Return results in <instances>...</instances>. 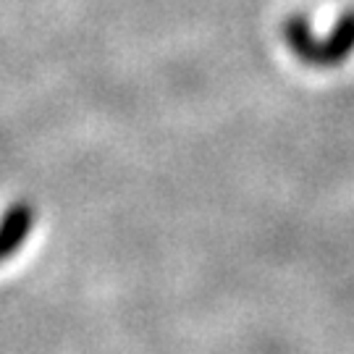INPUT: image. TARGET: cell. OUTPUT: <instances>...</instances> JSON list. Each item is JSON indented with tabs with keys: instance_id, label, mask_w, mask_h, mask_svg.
<instances>
[{
	"instance_id": "6da1fadb",
	"label": "cell",
	"mask_w": 354,
	"mask_h": 354,
	"mask_svg": "<svg viewBox=\"0 0 354 354\" xmlns=\"http://www.w3.org/2000/svg\"><path fill=\"white\" fill-rule=\"evenodd\" d=\"M354 53V8L344 11L339 16V21L333 24L326 39H315L313 50L307 58V66H342L349 55Z\"/></svg>"
},
{
	"instance_id": "7a4b0ae2",
	"label": "cell",
	"mask_w": 354,
	"mask_h": 354,
	"mask_svg": "<svg viewBox=\"0 0 354 354\" xmlns=\"http://www.w3.org/2000/svg\"><path fill=\"white\" fill-rule=\"evenodd\" d=\"M32 223H35V210L26 203H16L6 210L0 221V263L21 250V244L32 231Z\"/></svg>"
}]
</instances>
